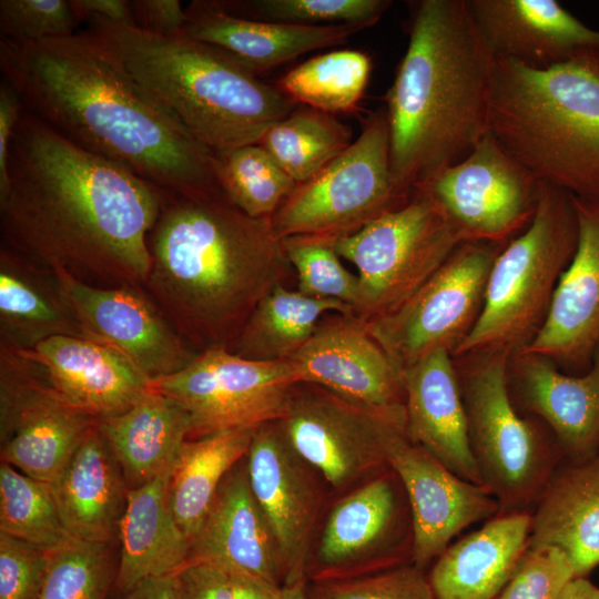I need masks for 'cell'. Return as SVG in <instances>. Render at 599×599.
<instances>
[{
	"label": "cell",
	"instance_id": "cell-2",
	"mask_svg": "<svg viewBox=\"0 0 599 599\" xmlns=\"http://www.w3.org/2000/svg\"><path fill=\"white\" fill-rule=\"evenodd\" d=\"M0 70L27 111L77 145L164 192L224 196L216 153L78 33L0 39Z\"/></svg>",
	"mask_w": 599,
	"mask_h": 599
},
{
	"label": "cell",
	"instance_id": "cell-48",
	"mask_svg": "<svg viewBox=\"0 0 599 599\" xmlns=\"http://www.w3.org/2000/svg\"><path fill=\"white\" fill-rule=\"evenodd\" d=\"M135 27L158 35L182 34L186 16L179 0L131 1Z\"/></svg>",
	"mask_w": 599,
	"mask_h": 599
},
{
	"label": "cell",
	"instance_id": "cell-12",
	"mask_svg": "<svg viewBox=\"0 0 599 599\" xmlns=\"http://www.w3.org/2000/svg\"><path fill=\"white\" fill-rule=\"evenodd\" d=\"M504 247L461 243L402 306L365 322L402 372L435 351L455 354L480 316L490 268Z\"/></svg>",
	"mask_w": 599,
	"mask_h": 599
},
{
	"label": "cell",
	"instance_id": "cell-52",
	"mask_svg": "<svg viewBox=\"0 0 599 599\" xmlns=\"http://www.w3.org/2000/svg\"><path fill=\"white\" fill-rule=\"evenodd\" d=\"M120 599H176L173 575L144 579Z\"/></svg>",
	"mask_w": 599,
	"mask_h": 599
},
{
	"label": "cell",
	"instance_id": "cell-44",
	"mask_svg": "<svg viewBox=\"0 0 599 599\" xmlns=\"http://www.w3.org/2000/svg\"><path fill=\"white\" fill-rule=\"evenodd\" d=\"M70 1L1 0L0 39L32 42L78 33Z\"/></svg>",
	"mask_w": 599,
	"mask_h": 599
},
{
	"label": "cell",
	"instance_id": "cell-35",
	"mask_svg": "<svg viewBox=\"0 0 599 599\" xmlns=\"http://www.w3.org/2000/svg\"><path fill=\"white\" fill-rule=\"evenodd\" d=\"M254 430H222L184 443L172 470L169 504L190 540L203 524L224 477L246 457Z\"/></svg>",
	"mask_w": 599,
	"mask_h": 599
},
{
	"label": "cell",
	"instance_id": "cell-37",
	"mask_svg": "<svg viewBox=\"0 0 599 599\" xmlns=\"http://www.w3.org/2000/svg\"><path fill=\"white\" fill-rule=\"evenodd\" d=\"M370 58L342 49L313 57L286 72L278 89L296 103L329 114L353 112L365 92Z\"/></svg>",
	"mask_w": 599,
	"mask_h": 599
},
{
	"label": "cell",
	"instance_id": "cell-17",
	"mask_svg": "<svg viewBox=\"0 0 599 599\" xmlns=\"http://www.w3.org/2000/svg\"><path fill=\"white\" fill-rule=\"evenodd\" d=\"M54 273L88 337L125 355L150 379L184 369L197 355L144 287H100Z\"/></svg>",
	"mask_w": 599,
	"mask_h": 599
},
{
	"label": "cell",
	"instance_id": "cell-51",
	"mask_svg": "<svg viewBox=\"0 0 599 599\" xmlns=\"http://www.w3.org/2000/svg\"><path fill=\"white\" fill-rule=\"evenodd\" d=\"M233 599H284L282 585L237 570H227Z\"/></svg>",
	"mask_w": 599,
	"mask_h": 599
},
{
	"label": "cell",
	"instance_id": "cell-10",
	"mask_svg": "<svg viewBox=\"0 0 599 599\" xmlns=\"http://www.w3.org/2000/svg\"><path fill=\"white\" fill-rule=\"evenodd\" d=\"M412 194L402 191L393 176L389 128L380 109L369 115L344 152L296 185L271 224L281 240L344 236L400 207Z\"/></svg>",
	"mask_w": 599,
	"mask_h": 599
},
{
	"label": "cell",
	"instance_id": "cell-43",
	"mask_svg": "<svg viewBox=\"0 0 599 599\" xmlns=\"http://www.w3.org/2000/svg\"><path fill=\"white\" fill-rule=\"evenodd\" d=\"M308 599H435L428 577L406 564L359 577L313 581Z\"/></svg>",
	"mask_w": 599,
	"mask_h": 599
},
{
	"label": "cell",
	"instance_id": "cell-1",
	"mask_svg": "<svg viewBox=\"0 0 599 599\" xmlns=\"http://www.w3.org/2000/svg\"><path fill=\"white\" fill-rule=\"evenodd\" d=\"M165 193L23 108L0 191L1 245L85 284L144 287Z\"/></svg>",
	"mask_w": 599,
	"mask_h": 599
},
{
	"label": "cell",
	"instance_id": "cell-41",
	"mask_svg": "<svg viewBox=\"0 0 599 599\" xmlns=\"http://www.w3.org/2000/svg\"><path fill=\"white\" fill-rule=\"evenodd\" d=\"M111 580L106 545L71 538L49 551L38 599H106Z\"/></svg>",
	"mask_w": 599,
	"mask_h": 599
},
{
	"label": "cell",
	"instance_id": "cell-4",
	"mask_svg": "<svg viewBox=\"0 0 599 599\" xmlns=\"http://www.w3.org/2000/svg\"><path fill=\"white\" fill-rule=\"evenodd\" d=\"M496 57L468 0H422L386 92L392 173L407 194L489 133Z\"/></svg>",
	"mask_w": 599,
	"mask_h": 599
},
{
	"label": "cell",
	"instance_id": "cell-25",
	"mask_svg": "<svg viewBox=\"0 0 599 599\" xmlns=\"http://www.w3.org/2000/svg\"><path fill=\"white\" fill-rule=\"evenodd\" d=\"M24 352L65 399L95 419L125 412L149 389L150 378L125 355L95 341L55 336Z\"/></svg>",
	"mask_w": 599,
	"mask_h": 599
},
{
	"label": "cell",
	"instance_id": "cell-13",
	"mask_svg": "<svg viewBox=\"0 0 599 599\" xmlns=\"http://www.w3.org/2000/svg\"><path fill=\"white\" fill-rule=\"evenodd\" d=\"M295 385L290 361H251L225 347L206 348L184 369L149 382L187 412L194 438L280 420Z\"/></svg>",
	"mask_w": 599,
	"mask_h": 599
},
{
	"label": "cell",
	"instance_id": "cell-47",
	"mask_svg": "<svg viewBox=\"0 0 599 599\" xmlns=\"http://www.w3.org/2000/svg\"><path fill=\"white\" fill-rule=\"evenodd\" d=\"M173 580L176 599H233L229 571L210 561L190 559Z\"/></svg>",
	"mask_w": 599,
	"mask_h": 599
},
{
	"label": "cell",
	"instance_id": "cell-22",
	"mask_svg": "<svg viewBox=\"0 0 599 599\" xmlns=\"http://www.w3.org/2000/svg\"><path fill=\"white\" fill-rule=\"evenodd\" d=\"M579 223L575 255L556 287L547 318L522 351L570 375L587 373L599 349V200L573 196Z\"/></svg>",
	"mask_w": 599,
	"mask_h": 599
},
{
	"label": "cell",
	"instance_id": "cell-15",
	"mask_svg": "<svg viewBox=\"0 0 599 599\" xmlns=\"http://www.w3.org/2000/svg\"><path fill=\"white\" fill-rule=\"evenodd\" d=\"M95 422L65 399L24 351L0 344L2 461L51 483Z\"/></svg>",
	"mask_w": 599,
	"mask_h": 599
},
{
	"label": "cell",
	"instance_id": "cell-32",
	"mask_svg": "<svg viewBox=\"0 0 599 599\" xmlns=\"http://www.w3.org/2000/svg\"><path fill=\"white\" fill-rule=\"evenodd\" d=\"M97 425L131 488L171 470L192 434L187 412L150 387L125 412Z\"/></svg>",
	"mask_w": 599,
	"mask_h": 599
},
{
	"label": "cell",
	"instance_id": "cell-31",
	"mask_svg": "<svg viewBox=\"0 0 599 599\" xmlns=\"http://www.w3.org/2000/svg\"><path fill=\"white\" fill-rule=\"evenodd\" d=\"M172 470L128 490L118 531L121 555L115 586L122 593L144 579L173 575L190 559L191 540L169 504Z\"/></svg>",
	"mask_w": 599,
	"mask_h": 599
},
{
	"label": "cell",
	"instance_id": "cell-50",
	"mask_svg": "<svg viewBox=\"0 0 599 599\" xmlns=\"http://www.w3.org/2000/svg\"><path fill=\"white\" fill-rule=\"evenodd\" d=\"M72 12L80 23L103 20L135 27L131 1L126 0H69Z\"/></svg>",
	"mask_w": 599,
	"mask_h": 599
},
{
	"label": "cell",
	"instance_id": "cell-23",
	"mask_svg": "<svg viewBox=\"0 0 599 599\" xmlns=\"http://www.w3.org/2000/svg\"><path fill=\"white\" fill-rule=\"evenodd\" d=\"M403 386L409 439L458 477L485 488L469 444L453 355L438 349L406 367Z\"/></svg>",
	"mask_w": 599,
	"mask_h": 599
},
{
	"label": "cell",
	"instance_id": "cell-38",
	"mask_svg": "<svg viewBox=\"0 0 599 599\" xmlns=\"http://www.w3.org/2000/svg\"><path fill=\"white\" fill-rule=\"evenodd\" d=\"M216 176L226 200L255 219H271L297 185L260 144L216 152Z\"/></svg>",
	"mask_w": 599,
	"mask_h": 599
},
{
	"label": "cell",
	"instance_id": "cell-40",
	"mask_svg": "<svg viewBox=\"0 0 599 599\" xmlns=\"http://www.w3.org/2000/svg\"><path fill=\"white\" fill-rule=\"evenodd\" d=\"M227 13L265 21L306 26L375 24L389 0H229L214 1Z\"/></svg>",
	"mask_w": 599,
	"mask_h": 599
},
{
	"label": "cell",
	"instance_id": "cell-5",
	"mask_svg": "<svg viewBox=\"0 0 599 599\" xmlns=\"http://www.w3.org/2000/svg\"><path fill=\"white\" fill-rule=\"evenodd\" d=\"M78 34L215 153L257 144L297 108L225 51L183 33L92 20Z\"/></svg>",
	"mask_w": 599,
	"mask_h": 599
},
{
	"label": "cell",
	"instance_id": "cell-28",
	"mask_svg": "<svg viewBox=\"0 0 599 599\" xmlns=\"http://www.w3.org/2000/svg\"><path fill=\"white\" fill-rule=\"evenodd\" d=\"M49 485L63 526L73 538L111 541L119 531L129 489L97 422Z\"/></svg>",
	"mask_w": 599,
	"mask_h": 599
},
{
	"label": "cell",
	"instance_id": "cell-21",
	"mask_svg": "<svg viewBox=\"0 0 599 599\" xmlns=\"http://www.w3.org/2000/svg\"><path fill=\"white\" fill-rule=\"evenodd\" d=\"M507 383L516 409L549 428L565 460L599 456V349L582 375L567 374L542 355L516 352L508 357Z\"/></svg>",
	"mask_w": 599,
	"mask_h": 599
},
{
	"label": "cell",
	"instance_id": "cell-8",
	"mask_svg": "<svg viewBox=\"0 0 599 599\" xmlns=\"http://www.w3.org/2000/svg\"><path fill=\"white\" fill-rule=\"evenodd\" d=\"M466 408L471 453L499 512H531L565 460L549 428L514 406L509 354L486 349L453 356Z\"/></svg>",
	"mask_w": 599,
	"mask_h": 599
},
{
	"label": "cell",
	"instance_id": "cell-34",
	"mask_svg": "<svg viewBox=\"0 0 599 599\" xmlns=\"http://www.w3.org/2000/svg\"><path fill=\"white\" fill-rule=\"evenodd\" d=\"M329 312L354 315L343 302L307 296L277 283L257 303L230 351L251 361H288Z\"/></svg>",
	"mask_w": 599,
	"mask_h": 599
},
{
	"label": "cell",
	"instance_id": "cell-26",
	"mask_svg": "<svg viewBox=\"0 0 599 599\" xmlns=\"http://www.w3.org/2000/svg\"><path fill=\"white\" fill-rule=\"evenodd\" d=\"M190 559L210 561L283 586L278 548L252 493L246 461L241 460L222 480L191 540Z\"/></svg>",
	"mask_w": 599,
	"mask_h": 599
},
{
	"label": "cell",
	"instance_id": "cell-33",
	"mask_svg": "<svg viewBox=\"0 0 599 599\" xmlns=\"http://www.w3.org/2000/svg\"><path fill=\"white\" fill-rule=\"evenodd\" d=\"M55 336L87 338L54 271L0 248V344L29 351Z\"/></svg>",
	"mask_w": 599,
	"mask_h": 599
},
{
	"label": "cell",
	"instance_id": "cell-16",
	"mask_svg": "<svg viewBox=\"0 0 599 599\" xmlns=\"http://www.w3.org/2000/svg\"><path fill=\"white\" fill-rule=\"evenodd\" d=\"M412 554L408 499L387 466L332 508L307 576L313 581L365 576L412 564Z\"/></svg>",
	"mask_w": 599,
	"mask_h": 599
},
{
	"label": "cell",
	"instance_id": "cell-18",
	"mask_svg": "<svg viewBox=\"0 0 599 599\" xmlns=\"http://www.w3.org/2000/svg\"><path fill=\"white\" fill-rule=\"evenodd\" d=\"M246 469L278 548L283 585L306 579L321 500L314 468L295 450L277 420L255 428Z\"/></svg>",
	"mask_w": 599,
	"mask_h": 599
},
{
	"label": "cell",
	"instance_id": "cell-20",
	"mask_svg": "<svg viewBox=\"0 0 599 599\" xmlns=\"http://www.w3.org/2000/svg\"><path fill=\"white\" fill-rule=\"evenodd\" d=\"M288 361L296 384L317 385L370 407L404 405L403 372L354 315L322 319Z\"/></svg>",
	"mask_w": 599,
	"mask_h": 599
},
{
	"label": "cell",
	"instance_id": "cell-27",
	"mask_svg": "<svg viewBox=\"0 0 599 599\" xmlns=\"http://www.w3.org/2000/svg\"><path fill=\"white\" fill-rule=\"evenodd\" d=\"M183 34L216 47L258 72L304 53L347 42L368 28L359 23L306 26L237 17L214 1H192L185 8Z\"/></svg>",
	"mask_w": 599,
	"mask_h": 599
},
{
	"label": "cell",
	"instance_id": "cell-29",
	"mask_svg": "<svg viewBox=\"0 0 599 599\" xmlns=\"http://www.w3.org/2000/svg\"><path fill=\"white\" fill-rule=\"evenodd\" d=\"M531 512H499L450 544L428 576L435 599H496L528 547Z\"/></svg>",
	"mask_w": 599,
	"mask_h": 599
},
{
	"label": "cell",
	"instance_id": "cell-39",
	"mask_svg": "<svg viewBox=\"0 0 599 599\" xmlns=\"http://www.w3.org/2000/svg\"><path fill=\"white\" fill-rule=\"evenodd\" d=\"M0 532L51 551L73 538L63 526L49 483L0 465Z\"/></svg>",
	"mask_w": 599,
	"mask_h": 599
},
{
	"label": "cell",
	"instance_id": "cell-42",
	"mask_svg": "<svg viewBox=\"0 0 599 599\" xmlns=\"http://www.w3.org/2000/svg\"><path fill=\"white\" fill-rule=\"evenodd\" d=\"M287 261L297 273V291L304 295L343 302L353 312L359 302L357 274L344 267L331 237L301 235L282 240Z\"/></svg>",
	"mask_w": 599,
	"mask_h": 599
},
{
	"label": "cell",
	"instance_id": "cell-45",
	"mask_svg": "<svg viewBox=\"0 0 599 599\" xmlns=\"http://www.w3.org/2000/svg\"><path fill=\"white\" fill-rule=\"evenodd\" d=\"M575 571L564 551L528 546L496 599H559Z\"/></svg>",
	"mask_w": 599,
	"mask_h": 599
},
{
	"label": "cell",
	"instance_id": "cell-11",
	"mask_svg": "<svg viewBox=\"0 0 599 599\" xmlns=\"http://www.w3.org/2000/svg\"><path fill=\"white\" fill-rule=\"evenodd\" d=\"M287 439L335 489L386 468L406 432L404 405L370 407L312 384H296L278 420Z\"/></svg>",
	"mask_w": 599,
	"mask_h": 599
},
{
	"label": "cell",
	"instance_id": "cell-30",
	"mask_svg": "<svg viewBox=\"0 0 599 599\" xmlns=\"http://www.w3.org/2000/svg\"><path fill=\"white\" fill-rule=\"evenodd\" d=\"M566 554L575 577L599 565V456L581 464L564 460L531 511L528 546Z\"/></svg>",
	"mask_w": 599,
	"mask_h": 599
},
{
	"label": "cell",
	"instance_id": "cell-49",
	"mask_svg": "<svg viewBox=\"0 0 599 599\" xmlns=\"http://www.w3.org/2000/svg\"><path fill=\"white\" fill-rule=\"evenodd\" d=\"M16 90L4 80L0 85V191L8 184V161L11 138L22 112Z\"/></svg>",
	"mask_w": 599,
	"mask_h": 599
},
{
	"label": "cell",
	"instance_id": "cell-24",
	"mask_svg": "<svg viewBox=\"0 0 599 599\" xmlns=\"http://www.w3.org/2000/svg\"><path fill=\"white\" fill-rule=\"evenodd\" d=\"M468 6L496 58L548 68L581 50H599V30L555 0H468Z\"/></svg>",
	"mask_w": 599,
	"mask_h": 599
},
{
	"label": "cell",
	"instance_id": "cell-7",
	"mask_svg": "<svg viewBox=\"0 0 599 599\" xmlns=\"http://www.w3.org/2000/svg\"><path fill=\"white\" fill-rule=\"evenodd\" d=\"M578 238L573 195L541 182L531 223L497 255L480 316L453 356L486 349L510 355L526 348L547 318Z\"/></svg>",
	"mask_w": 599,
	"mask_h": 599
},
{
	"label": "cell",
	"instance_id": "cell-19",
	"mask_svg": "<svg viewBox=\"0 0 599 599\" xmlns=\"http://www.w3.org/2000/svg\"><path fill=\"white\" fill-rule=\"evenodd\" d=\"M387 465L406 493L413 521L412 564L425 568L464 529L499 514L497 500L414 444L407 430L393 441Z\"/></svg>",
	"mask_w": 599,
	"mask_h": 599
},
{
	"label": "cell",
	"instance_id": "cell-9",
	"mask_svg": "<svg viewBox=\"0 0 599 599\" xmlns=\"http://www.w3.org/2000/svg\"><path fill=\"white\" fill-rule=\"evenodd\" d=\"M331 241L357 270L359 302L354 316L364 322L396 311L464 243L423 189H415L400 207Z\"/></svg>",
	"mask_w": 599,
	"mask_h": 599
},
{
	"label": "cell",
	"instance_id": "cell-14",
	"mask_svg": "<svg viewBox=\"0 0 599 599\" xmlns=\"http://www.w3.org/2000/svg\"><path fill=\"white\" fill-rule=\"evenodd\" d=\"M541 182L486 134L425 184L463 242L506 246L531 223Z\"/></svg>",
	"mask_w": 599,
	"mask_h": 599
},
{
	"label": "cell",
	"instance_id": "cell-54",
	"mask_svg": "<svg viewBox=\"0 0 599 599\" xmlns=\"http://www.w3.org/2000/svg\"><path fill=\"white\" fill-rule=\"evenodd\" d=\"M306 587V579L283 585L284 599H308Z\"/></svg>",
	"mask_w": 599,
	"mask_h": 599
},
{
	"label": "cell",
	"instance_id": "cell-53",
	"mask_svg": "<svg viewBox=\"0 0 599 599\" xmlns=\"http://www.w3.org/2000/svg\"><path fill=\"white\" fill-rule=\"evenodd\" d=\"M559 599H599V587L587 577H573L564 588Z\"/></svg>",
	"mask_w": 599,
	"mask_h": 599
},
{
	"label": "cell",
	"instance_id": "cell-36",
	"mask_svg": "<svg viewBox=\"0 0 599 599\" xmlns=\"http://www.w3.org/2000/svg\"><path fill=\"white\" fill-rule=\"evenodd\" d=\"M352 139L351 128L334 114L302 105L274 123L257 144L300 184L344 152Z\"/></svg>",
	"mask_w": 599,
	"mask_h": 599
},
{
	"label": "cell",
	"instance_id": "cell-6",
	"mask_svg": "<svg viewBox=\"0 0 599 599\" xmlns=\"http://www.w3.org/2000/svg\"><path fill=\"white\" fill-rule=\"evenodd\" d=\"M489 132L540 182L599 200V50L548 68L496 58Z\"/></svg>",
	"mask_w": 599,
	"mask_h": 599
},
{
	"label": "cell",
	"instance_id": "cell-46",
	"mask_svg": "<svg viewBox=\"0 0 599 599\" xmlns=\"http://www.w3.org/2000/svg\"><path fill=\"white\" fill-rule=\"evenodd\" d=\"M49 551L0 532V599H38Z\"/></svg>",
	"mask_w": 599,
	"mask_h": 599
},
{
	"label": "cell",
	"instance_id": "cell-3",
	"mask_svg": "<svg viewBox=\"0 0 599 599\" xmlns=\"http://www.w3.org/2000/svg\"><path fill=\"white\" fill-rule=\"evenodd\" d=\"M144 288L197 352L231 348L287 261L271 219H255L225 196L165 193L148 235Z\"/></svg>",
	"mask_w": 599,
	"mask_h": 599
}]
</instances>
